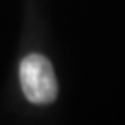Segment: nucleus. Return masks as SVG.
Segmentation results:
<instances>
[{
  "label": "nucleus",
  "mask_w": 125,
  "mask_h": 125,
  "mask_svg": "<svg viewBox=\"0 0 125 125\" xmlns=\"http://www.w3.org/2000/svg\"><path fill=\"white\" fill-rule=\"evenodd\" d=\"M19 82L24 97L33 104H49L57 96L54 68L42 54H30L21 61Z\"/></svg>",
  "instance_id": "f257e3e1"
}]
</instances>
